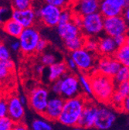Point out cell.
<instances>
[{
  "instance_id": "6da1fadb",
  "label": "cell",
  "mask_w": 129,
  "mask_h": 130,
  "mask_svg": "<svg viewBox=\"0 0 129 130\" xmlns=\"http://www.w3.org/2000/svg\"><path fill=\"white\" fill-rule=\"evenodd\" d=\"M89 77L91 82L93 97L98 102L108 105L116 90V84L114 79L95 71L89 74Z\"/></svg>"
},
{
  "instance_id": "7a4b0ae2",
  "label": "cell",
  "mask_w": 129,
  "mask_h": 130,
  "mask_svg": "<svg viewBox=\"0 0 129 130\" xmlns=\"http://www.w3.org/2000/svg\"><path fill=\"white\" fill-rule=\"evenodd\" d=\"M88 99L86 95L81 94L65 100L58 122L63 125L71 127L77 126Z\"/></svg>"
},
{
  "instance_id": "3957f363",
  "label": "cell",
  "mask_w": 129,
  "mask_h": 130,
  "mask_svg": "<svg viewBox=\"0 0 129 130\" xmlns=\"http://www.w3.org/2000/svg\"><path fill=\"white\" fill-rule=\"evenodd\" d=\"M98 54L89 52L85 48L80 49L78 51L70 53V57L75 61L77 70L80 73L90 74L95 70L98 57Z\"/></svg>"
},
{
  "instance_id": "277c9868",
  "label": "cell",
  "mask_w": 129,
  "mask_h": 130,
  "mask_svg": "<svg viewBox=\"0 0 129 130\" xmlns=\"http://www.w3.org/2000/svg\"><path fill=\"white\" fill-rule=\"evenodd\" d=\"M104 18L99 12L84 16L81 27L82 34L87 38H98L104 32Z\"/></svg>"
},
{
  "instance_id": "5b68a950",
  "label": "cell",
  "mask_w": 129,
  "mask_h": 130,
  "mask_svg": "<svg viewBox=\"0 0 129 130\" xmlns=\"http://www.w3.org/2000/svg\"><path fill=\"white\" fill-rule=\"evenodd\" d=\"M50 100V92L44 87H35L28 96V103L30 108L38 115L43 116Z\"/></svg>"
},
{
  "instance_id": "8992f818",
  "label": "cell",
  "mask_w": 129,
  "mask_h": 130,
  "mask_svg": "<svg viewBox=\"0 0 129 130\" xmlns=\"http://www.w3.org/2000/svg\"><path fill=\"white\" fill-rule=\"evenodd\" d=\"M81 94H84L77 74L73 72L67 73L60 79V96L65 100Z\"/></svg>"
},
{
  "instance_id": "52a82bcc",
  "label": "cell",
  "mask_w": 129,
  "mask_h": 130,
  "mask_svg": "<svg viewBox=\"0 0 129 130\" xmlns=\"http://www.w3.org/2000/svg\"><path fill=\"white\" fill-rule=\"evenodd\" d=\"M18 40L20 43V51L24 54L29 55L36 53L41 37L37 28L32 26L24 29Z\"/></svg>"
},
{
  "instance_id": "ba28073f",
  "label": "cell",
  "mask_w": 129,
  "mask_h": 130,
  "mask_svg": "<svg viewBox=\"0 0 129 130\" xmlns=\"http://www.w3.org/2000/svg\"><path fill=\"white\" fill-rule=\"evenodd\" d=\"M35 11L37 19L46 26L57 27L59 25L62 9L45 3Z\"/></svg>"
},
{
  "instance_id": "9c48e42d",
  "label": "cell",
  "mask_w": 129,
  "mask_h": 130,
  "mask_svg": "<svg viewBox=\"0 0 129 130\" xmlns=\"http://www.w3.org/2000/svg\"><path fill=\"white\" fill-rule=\"evenodd\" d=\"M128 25L122 15L105 18L104 22V32L105 35L115 38L121 35H126Z\"/></svg>"
},
{
  "instance_id": "30bf717a",
  "label": "cell",
  "mask_w": 129,
  "mask_h": 130,
  "mask_svg": "<svg viewBox=\"0 0 129 130\" xmlns=\"http://www.w3.org/2000/svg\"><path fill=\"white\" fill-rule=\"evenodd\" d=\"M121 65L114 57H99L97 61L95 71L114 78Z\"/></svg>"
},
{
  "instance_id": "8fae6325",
  "label": "cell",
  "mask_w": 129,
  "mask_h": 130,
  "mask_svg": "<svg viewBox=\"0 0 129 130\" xmlns=\"http://www.w3.org/2000/svg\"><path fill=\"white\" fill-rule=\"evenodd\" d=\"M101 0H73L70 9L75 15L84 17L99 12Z\"/></svg>"
},
{
  "instance_id": "7c38bea8",
  "label": "cell",
  "mask_w": 129,
  "mask_h": 130,
  "mask_svg": "<svg viewBox=\"0 0 129 130\" xmlns=\"http://www.w3.org/2000/svg\"><path fill=\"white\" fill-rule=\"evenodd\" d=\"M64 102L65 99L60 95L50 97L42 117L50 122L58 121L63 108Z\"/></svg>"
},
{
  "instance_id": "4fadbf2b",
  "label": "cell",
  "mask_w": 129,
  "mask_h": 130,
  "mask_svg": "<svg viewBox=\"0 0 129 130\" xmlns=\"http://www.w3.org/2000/svg\"><path fill=\"white\" fill-rule=\"evenodd\" d=\"M116 114L106 106H99L94 128L99 130L110 129L116 120Z\"/></svg>"
},
{
  "instance_id": "5bb4252c",
  "label": "cell",
  "mask_w": 129,
  "mask_h": 130,
  "mask_svg": "<svg viewBox=\"0 0 129 130\" xmlns=\"http://www.w3.org/2000/svg\"><path fill=\"white\" fill-rule=\"evenodd\" d=\"M98 109V105L94 104L90 99H88L77 126L83 127L84 128H90L94 127Z\"/></svg>"
},
{
  "instance_id": "9a60e30c",
  "label": "cell",
  "mask_w": 129,
  "mask_h": 130,
  "mask_svg": "<svg viewBox=\"0 0 129 130\" xmlns=\"http://www.w3.org/2000/svg\"><path fill=\"white\" fill-rule=\"evenodd\" d=\"M8 116L15 122L21 123L25 116L24 105L20 102L18 96L12 95L8 100Z\"/></svg>"
},
{
  "instance_id": "2e32d148",
  "label": "cell",
  "mask_w": 129,
  "mask_h": 130,
  "mask_svg": "<svg viewBox=\"0 0 129 130\" xmlns=\"http://www.w3.org/2000/svg\"><path fill=\"white\" fill-rule=\"evenodd\" d=\"M12 19L18 22L24 29L34 26L37 16L34 9L30 8L25 10H13Z\"/></svg>"
},
{
  "instance_id": "e0dca14e",
  "label": "cell",
  "mask_w": 129,
  "mask_h": 130,
  "mask_svg": "<svg viewBox=\"0 0 129 130\" xmlns=\"http://www.w3.org/2000/svg\"><path fill=\"white\" fill-rule=\"evenodd\" d=\"M118 46L113 37L107 35L98 37V51L99 57H114L118 51Z\"/></svg>"
},
{
  "instance_id": "ac0fdd59",
  "label": "cell",
  "mask_w": 129,
  "mask_h": 130,
  "mask_svg": "<svg viewBox=\"0 0 129 130\" xmlns=\"http://www.w3.org/2000/svg\"><path fill=\"white\" fill-rule=\"evenodd\" d=\"M57 32L63 41L73 39L82 34L81 29L77 27L73 22L59 24L57 26Z\"/></svg>"
},
{
  "instance_id": "d6986e66",
  "label": "cell",
  "mask_w": 129,
  "mask_h": 130,
  "mask_svg": "<svg viewBox=\"0 0 129 130\" xmlns=\"http://www.w3.org/2000/svg\"><path fill=\"white\" fill-rule=\"evenodd\" d=\"M48 73L47 78L50 82H54V81L61 79L64 75L67 73V67L65 61H59L53 63L51 66L48 67Z\"/></svg>"
},
{
  "instance_id": "ffe728a7",
  "label": "cell",
  "mask_w": 129,
  "mask_h": 130,
  "mask_svg": "<svg viewBox=\"0 0 129 130\" xmlns=\"http://www.w3.org/2000/svg\"><path fill=\"white\" fill-rule=\"evenodd\" d=\"M122 8L117 6L114 4H111L108 3L106 0H101L100 8H99V12L102 15L103 17L105 18H110V17H115V16L121 15L123 12Z\"/></svg>"
},
{
  "instance_id": "44dd1931",
  "label": "cell",
  "mask_w": 129,
  "mask_h": 130,
  "mask_svg": "<svg viewBox=\"0 0 129 130\" xmlns=\"http://www.w3.org/2000/svg\"><path fill=\"white\" fill-rule=\"evenodd\" d=\"M3 29L10 37L18 39L24 29V28L18 22L14 20L13 19H11L6 22L3 26Z\"/></svg>"
},
{
  "instance_id": "7402d4cb",
  "label": "cell",
  "mask_w": 129,
  "mask_h": 130,
  "mask_svg": "<svg viewBox=\"0 0 129 130\" xmlns=\"http://www.w3.org/2000/svg\"><path fill=\"white\" fill-rule=\"evenodd\" d=\"M86 39L87 37H85L83 34H81L73 39L63 41V44L67 50L71 53V52L78 51L80 49L84 48Z\"/></svg>"
},
{
  "instance_id": "603a6c76",
  "label": "cell",
  "mask_w": 129,
  "mask_h": 130,
  "mask_svg": "<svg viewBox=\"0 0 129 130\" xmlns=\"http://www.w3.org/2000/svg\"><path fill=\"white\" fill-rule=\"evenodd\" d=\"M77 76L83 94L86 96H93L91 82L89 75L84 73H80L79 74H77Z\"/></svg>"
},
{
  "instance_id": "cb8c5ba5",
  "label": "cell",
  "mask_w": 129,
  "mask_h": 130,
  "mask_svg": "<svg viewBox=\"0 0 129 130\" xmlns=\"http://www.w3.org/2000/svg\"><path fill=\"white\" fill-rule=\"evenodd\" d=\"M114 57L120 63L121 66L129 68V49L125 45L118 49Z\"/></svg>"
},
{
  "instance_id": "d4e9b609",
  "label": "cell",
  "mask_w": 129,
  "mask_h": 130,
  "mask_svg": "<svg viewBox=\"0 0 129 130\" xmlns=\"http://www.w3.org/2000/svg\"><path fill=\"white\" fill-rule=\"evenodd\" d=\"M14 69V63L12 60L0 61V82L6 80Z\"/></svg>"
},
{
  "instance_id": "484cf974",
  "label": "cell",
  "mask_w": 129,
  "mask_h": 130,
  "mask_svg": "<svg viewBox=\"0 0 129 130\" xmlns=\"http://www.w3.org/2000/svg\"><path fill=\"white\" fill-rule=\"evenodd\" d=\"M31 128L32 130H53L50 122L43 117L35 119L31 123Z\"/></svg>"
},
{
  "instance_id": "4316f807",
  "label": "cell",
  "mask_w": 129,
  "mask_h": 130,
  "mask_svg": "<svg viewBox=\"0 0 129 130\" xmlns=\"http://www.w3.org/2000/svg\"><path fill=\"white\" fill-rule=\"evenodd\" d=\"M124 99L125 98L124 96H122L120 93H118L115 90V93L113 94V95L111 97L110 101L108 105H110L112 108H114L117 111H121Z\"/></svg>"
},
{
  "instance_id": "83f0119b",
  "label": "cell",
  "mask_w": 129,
  "mask_h": 130,
  "mask_svg": "<svg viewBox=\"0 0 129 130\" xmlns=\"http://www.w3.org/2000/svg\"><path fill=\"white\" fill-rule=\"evenodd\" d=\"M113 79H114V81L116 85L122 82H124V81L129 80V68L121 66L118 72L116 74V75Z\"/></svg>"
},
{
  "instance_id": "f1b7e54d",
  "label": "cell",
  "mask_w": 129,
  "mask_h": 130,
  "mask_svg": "<svg viewBox=\"0 0 129 130\" xmlns=\"http://www.w3.org/2000/svg\"><path fill=\"white\" fill-rule=\"evenodd\" d=\"M13 10H25L32 8L33 0H11Z\"/></svg>"
},
{
  "instance_id": "f546056e",
  "label": "cell",
  "mask_w": 129,
  "mask_h": 130,
  "mask_svg": "<svg viewBox=\"0 0 129 130\" xmlns=\"http://www.w3.org/2000/svg\"><path fill=\"white\" fill-rule=\"evenodd\" d=\"M74 16V13L70 8H64L62 9L60 16V22L59 24L68 23L73 21V18Z\"/></svg>"
},
{
  "instance_id": "4dcf8cb0",
  "label": "cell",
  "mask_w": 129,
  "mask_h": 130,
  "mask_svg": "<svg viewBox=\"0 0 129 130\" xmlns=\"http://www.w3.org/2000/svg\"><path fill=\"white\" fill-rule=\"evenodd\" d=\"M12 11L9 7L6 6H0V25L3 26L6 22L12 19Z\"/></svg>"
},
{
  "instance_id": "1f68e13d",
  "label": "cell",
  "mask_w": 129,
  "mask_h": 130,
  "mask_svg": "<svg viewBox=\"0 0 129 130\" xmlns=\"http://www.w3.org/2000/svg\"><path fill=\"white\" fill-rule=\"evenodd\" d=\"M84 48L90 53L98 54V38L97 37H88L86 39Z\"/></svg>"
},
{
  "instance_id": "d6a6232c",
  "label": "cell",
  "mask_w": 129,
  "mask_h": 130,
  "mask_svg": "<svg viewBox=\"0 0 129 130\" xmlns=\"http://www.w3.org/2000/svg\"><path fill=\"white\" fill-rule=\"evenodd\" d=\"M41 63L45 67H50L57 63V57L52 53H45L41 57Z\"/></svg>"
},
{
  "instance_id": "836d02e7",
  "label": "cell",
  "mask_w": 129,
  "mask_h": 130,
  "mask_svg": "<svg viewBox=\"0 0 129 130\" xmlns=\"http://www.w3.org/2000/svg\"><path fill=\"white\" fill-rule=\"evenodd\" d=\"M15 125V122L9 117L0 118V130H12Z\"/></svg>"
},
{
  "instance_id": "e575fe53",
  "label": "cell",
  "mask_w": 129,
  "mask_h": 130,
  "mask_svg": "<svg viewBox=\"0 0 129 130\" xmlns=\"http://www.w3.org/2000/svg\"><path fill=\"white\" fill-rule=\"evenodd\" d=\"M116 91L124 98L128 96L129 95V80L124 81V82H122L116 85Z\"/></svg>"
},
{
  "instance_id": "d590c367",
  "label": "cell",
  "mask_w": 129,
  "mask_h": 130,
  "mask_svg": "<svg viewBox=\"0 0 129 130\" xmlns=\"http://www.w3.org/2000/svg\"><path fill=\"white\" fill-rule=\"evenodd\" d=\"M46 4H49L60 9L67 8V5L68 4V0H44Z\"/></svg>"
},
{
  "instance_id": "8d00e7d4",
  "label": "cell",
  "mask_w": 129,
  "mask_h": 130,
  "mask_svg": "<svg viewBox=\"0 0 129 130\" xmlns=\"http://www.w3.org/2000/svg\"><path fill=\"white\" fill-rule=\"evenodd\" d=\"M9 59L10 52L8 47L3 43H0V61H4Z\"/></svg>"
},
{
  "instance_id": "74e56055",
  "label": "cell",
  "mask_w": 129,
  "mask_h": 130,
  "mask_svg": "<svg viewBox=\"0 0 129 130\" xmlns=\"http://www.w3.org/2000/svg\"><path fill=\"white\" fill-rule=\"evenodd\" d=\"M8 116V101L0 98V118Z\"/></svg>"
},
{
  "instance_id": "f35d334b",
  "label": "cell",
  "mask_w": 129,
  "mask_h": 130,
  "mask_svg": "<svg viewBox=\"0 0 129 130\" xmlns=\"http://www.w3.org/2000/svg\"><path fill=\"white\" fill-rule=\"evenodd\" d=\"M48 46V42L47 40H46L45 39L43 38H41V40H40L37 46H36V53H38V54H42L45 51V50L46 49Z\"/></svg>"
},
{
  "instance_id": "ab89813d",
  "label": "cell",
  "mask_w": 129,
  "mask_h": 130,
  "mask_svg": "<svg viewBox=\"0 0 129 130\" xmlns=\"http://www.w3.org/2000/svg\"><path fill=\"white\" fill-rule=\"evenodd\" d=\"M50 89L53 94H54L55 95L60 96V79L52 83Z\"/></svg>"
},
{
  "instance_id": "60d3db41",
  "label": "cell",
  "mask_w": 129,
  "mask_h": 130,
  "mask_svg": "<svg viewBox=\"0 0 129 130\" xmlns=\"http://www.w3.org/2000/svg\"><path fill=\"white\" fill-rule=\"evenodd\" d=\"M65 62H66V64H67V69L69 71H70L71 72H74L75 71L77 70V64H76L75 61L70 57L67 58Z\"/></svg>"
},
{
  "instance_id": "b9f144b4",
  "label": "cell",
  "mask_w": 129,
  "mask_h": 130,
  "mask_svg": "<svg viewBox=\"0 0 129 130\" xmlns=\"http://www.w3.org/2000/svg\"><path fill=\"white\" fill-rule=\"evenodd\" d=\"M114 39H115V42L116 45L119 48V47H121L125 45L127 37L126 35H121V36L115 37Z\"/></svg>"
},
{
  "instance_id": "7bdbcfd3",
  "label": "cell",
  "mask_w": 129,
  "mask_h": 130,
  "mask_svg": "<svg viewBox=\"0 0 129 130\" xmlns=\"http://www.w3.org/2000/svg\"><path fill=\"white\" fill-rule=\"evenodd\" d=\"M77 27H79L80 29H81V27H82V24H83V17L80 15H75L74 14V16L73 18V21H72Z\"/></svg>"
},
{
  "instance_id": "ee69618b",
  "label": "cell",
  "mask_w": 129,
  "mask_h": 130,
  "mask_svg": "<svg viewBox=\"0 0 129 130\" xmlns=\"http://www.w3.org/2000/svg\"><path fill=\"white\" fill-rule=\"evenodd\" d=\"M106 1L122 9H124L126 7V0H106Z\"/></svg>"
},
{
  "instance_id": "f6af8a7d",
  "label": "cell",
  "mask_w": 129,
  "mask_h": 130,
  "mask_svg": "<svg viewBox=\"0 0 129 130\" xmlns=\"http://www.w3.org/2000/svg\"><path fill=\"white\" fill-rule=\"evenodd\" d=\"M121 111H124L125 113H129V95L127 96L124 100Z\"/></svg>"
},
{
  "instance_id": "bcb514c9",
  "label": "cell",
  "mask_w": 129,
  "mask_h": 130,
  "mask_svg": "<svg viewBox=\"0 0 129 130\" xmlns=\"http://www.w3.org/2000/svg\"><path fill=\"white\" fill-rule=\"evenodd\" d=\"M10 47L12 49V51H15V52L20 51V43L19 40L12 41L11 45H10Z\"/></svg>"
},
{
  "instance_id": "7dc6e473",
  "label": "cell",
  "mask_w": 129,
  "mask_h": 130,
  "mask_svg": "<svg viewBox=\"0 0 129 130\" xmlns=\"http://www.w3.org/2000/svg\"><path fill=\"white\" fill-rule=\"evenodd\" d=\"M121 15L123 16V18L124 19V20L126 21V23L129 26V6H126L123 9V12H122Z\"/></svg>"
},
{
  "instance_id": "c3c4849f",
  "label": "cell",
  "mask_w": 129,
  "mask_h": 130,
  "mask_svg": "<svg viewBox=\"0 0 129 130\" xmlns=\"http://www.w3.org/2000/svg\"><path fill=\"white\" fill-rule=\"evenodd\" d=\"M12 130H29V129L24 123L21 122V123L15 124V125H14V127L12 128Z\"/></svg>"
},
{
  "instance_id": "681fc988",
  "label": "cell",
  "mask_w": 129,
  "mask_h": 130,
  "mask_svg": "<svg viewBox=\"0 0 129 130\" xmlns=\"http://www.w3.org/2000/svg\"><path fill=\"white\" fill-rule=\"evenodd\" d=\"M44 69H45V66H44L43 64H42V63L37 65V66H36V72L39 73V74H43V71H44Z\"/></svg>"
},
{
  "instance_id": "f907efd6",
  "label": "cell",
  "mask_w": 129,
  "mask_h": 130,
  "mask_svg": "<svg viewBox=\"0 0 129 130\" xmlns=\"http://www.w3.org/2000/svg\"><path fill=\"white\" fill-rule=\"evenodd\" d=\"M19 99H20V102H21L23 105H26V103L28 102V99H27V98H26L25 95H23V94L20 95V96L19 97Z\"/></svg>"
},
{
  "instance_id": "816d5d0a",
  "label": "cell",
  "mask_w": 129,
  "mask_h": 130,
  "mask_svg": "<svg viewBox=\"0 0 129 130\" xmlns=\"http://www.w3.org/2000/svg\"><path fill=\"white\" fill-rule=\"evenodd\" d=\"M73 130H86V128H84L83 127H80V126H76V127H74V128Z\"/></svg>"
},
{
  "instance_id": "f5cc1de1",
  "label": "cell",
  "mask_w": 129,
  "mask_h": 130,
  "mask_svg": "<svg viewBox=\"0 0 129 130\" xmlns=\"http://www.w3.org/2000/svg\"><path fill=\"white\" fill-rule=\"evenodd\" d=\"M125 46L129 49V37H127V41H126V43H125Z\"/></svg>"
},
{
  "instance_id": "db71d44e",
  "label": "cell",
  "mask_w": 129,
  "mask_h": 130,
  "mask_svg": "<svg viewBox=\"0 0 129 130\" xmlns=\"http://www.w3.org/2000/svg\"><path fill=\"white\" fill-rule=\"evenodd\" d=\"M126 36H127V37H129V26H128V28H127V30L126 32Z\"/></svg>"
}]
</instances>
